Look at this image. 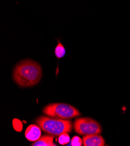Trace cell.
<instances>
[{
  "label": "cell",
  "instance_id": "ba28073f",
  "mask_svg": "<svg viewBox=\"0 0 130 146\" xmlns=\"http://www.w3.org/2000/svg\"><path fill=\"white\" fill-rule=\"evenodd\" d=\"M54 53L57 59L59 60L64 57L66 54V50L59 40H58V44L55 48Z\"/></svg>",
  "mask_w": 130,
  "mask_h": 146
},
{
  "label": "cell",
  "instance_id": "277c9868",
  "mask_svg": "<svg viewBox=\"0 0 130 146\" xmlns=\"http://www.w3.org/2000/svg\"><path fill=\"white\" fill-rule=\"evenodd\" d=\"M74 128L77 133L82 136L102 133V127L100 123L93 119L87 117L76 119Z\"/></svg>",
  "mask_w": 130,
  "mask_h": 146
},
{
  "label": "cell",
  "instance_id": "30bf717a",
  "mask_svg": "<svg viewBox=\"0 0 130 146\" xmlns=\"http://www.w3.org/2000/svg\"><path fill=\"white\" fill-rule=\"evenodd\" d=\"M83 144L82 139L78 136H74L71 140V145L73 146H81Z\"/></svg>",
  "mask_w": 130,
  "mask_h": 146
},
{
  "label": "cell",
  "instance_id": "5b68a950",
  "mask_svg": "<svg viewBox=\"0 0 130 146\" xmlns=\"http://www.w3.org/2000/svg\"><path fill=\"white\" fill-rule=\"evenodd\" d=\"M84 146H104L105 140L99 134L84 136L82 138Z\"/></svg>",
  "mask_w": 130,
  "mask_h": 146
},
{
  "label": "cell",
  "instance_id": "7a4b0ae2",
  "mask_svg": "<svg viewBox=\"0 0 130 146\" xmlns=\"http://www.w3.org/2000/svg\"><path fill=\"white\" fill-rule=\"evenodd\" d=\"M35 122L43 132L54 136H60L64 133H70L73 127L71 121L68 119H62L50 116H39Z\"/></svg>",
  "mask_w": 130,
  "mask_h": 146
},
{
  "label": "cell",
  "instance_id": "8992f818",
  "mask_svg": "<svg viewBox=\"0 0 130 146\" xmlns=\"http://www.w3.org/2000/svg\"><path fill=\"white\" fill-rule=\"evenodd\" d=\"M40 127L35 125L29 126L25 132L26 138L31 141H35L39 139L41 135Z\"/></svg>",
  "mask_w": 130,
  "mask_h": 146
},
{
  "label": "cell",
  "instance_id": "52a82bcc",
  "mask_svg": "<svg viewBox=\"0 0 130 146\" xmlns=\"http://www.w3.org/2000/svg\"><path fill=\"white\" fill-rule=\"evenodd\" d=\"M54 136L44 135L41 136L39 139L34 141L32 144V146H55V144L53 143Z\"/></svg>",
  "mask_w": 130,
  "mask_h": 146
},
{
  "label": "cell",
  "instance_id": "9c48e42d",
  "mask_svg": "<svg viewBox=\"0 0 130 146\" xmlns=\"http://www.w3.org/2000/svg\"><path fill=\"white\" fill-rule=\"evenodd\" d=\"M69 136L67 133H64L59 136V142L61 145H65L69 143L70 141Z\"/></svg>",
  "mask_w": 130,
  "mask_h": 146
},
{
  "label": "cell",
  "instance_id": "6da1fadb",
  "mask_svg": "<svg viewBox=\"0 0 130 146\" xmlns=\"http://www.w3.org/2000/svg\"><path fill=\"white\" fill-rule=\"evenodd\" d=\"M41 77L42 69L40 65L32 60L21 61L13 69V79L22 87H29L37 84Z\"/></svg>",
  "mask_w": 130,
  "mask_h": 146
},
{
  "label": "cell",
  "instance_id": "3957f363",
  "mask_svg": "<svg viewBox=\"0 0 130 146\" xmlns=\"http://www.w3.org/2000/svg\"><path fill=\"white\" fill-rule=\"evenodd\" d=\"M43 113L50 117L62 119H69L81 115L80 112L75 107L65 103L49 104L45 107Z\"/></svg>",
  "mask_w": 130,
  "mask_h": 146
}]
</instances>
